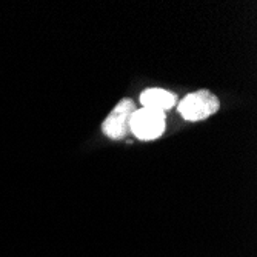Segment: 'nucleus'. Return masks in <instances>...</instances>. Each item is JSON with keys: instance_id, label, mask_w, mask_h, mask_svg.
<instances>
[{"instance_id": "obj_1", "label": "nucleus", "mask_w": 257, "mask_h": 257, "mask_svg": "<svg viewBox=\"0 0 257 257\" xmlns=\"http://www.w3.org/2000/svg\"><path fill=\"white\" fill-rule=\"evenodd\" d=\"M220 108L219 99L208 89H200L185 96L177 105V111L188 122H199L211 117Z\"/></svg>"}, {"instance_id": "obj_3", "label": "nucleus", "mask_w": 257, "mask_h": 257, "mask_svg": "<svg viewBox=\"0 0 257 257\" xmlns=\"http://www.w3.org/2000/svg\"><path fill=\"white\" fill-rule=\"evenodd\" d=\"M134 111H136V105L131 99L120 100L103 122L102 125L103 134L112 140L125 139L130 133V122Z\"/></svg>"}, {"instance_id": "obj_4", "label": "nucleus", "mask_w": 257, "mask_h": 257, "mask_svg": "<svg viewBox=\"0 0 257 257\" xmlns=\"http://www.w3.org/2000/svg\"><path fill=\"white\" fill-rule=\"evenodd\" d=\"M140 103H142V108H150V109L165 112L167 109H171L177 103V97L176 94H173V92L167 89L150 88L140 94Z\"/></svg>"}, {"instance_id": "obj_2", "label": "nucleus", "mask_w": 257, "mask_h": 257, "mask_svg": "<svg viewBox=\"0 0 257 257\" xmlns=\"http://www.w3.org/2000/svg\"><path fill=\"white\" fill-rule=\"evenodd\" d=\"M165 131V112L140 108L136 109L131 122H130V133H133L140 140H154L160 137Z\"/></svg>"}]
</instances>
